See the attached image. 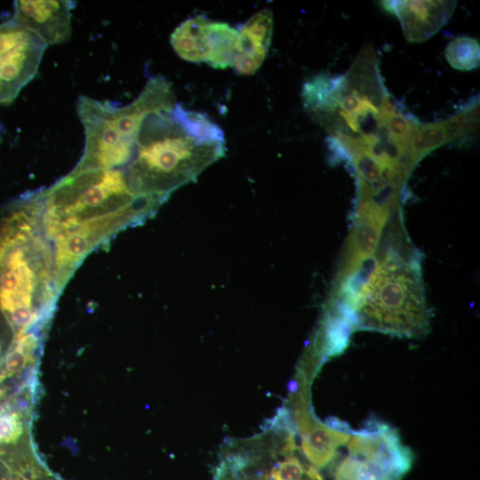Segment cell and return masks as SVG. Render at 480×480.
<instances>
[{
    "mask_svg": "<svg viewBox=\"0 0 480 480\" xmlns=\"http://www.w3.org/2000/svg\"><path fill=\"white\" fill-rule=\"evenodd\" d=\"M451 140L444 121L419 125L408 148V159L412 164L425 154Z\"/></svg>",
    "mask_w": 480,
    "mask_h": 480,
    "instance_id": "obj_11",
    "label": "cell"
},
{
    "mask_svg": "<svg viewBox=\"0 0 480 480\" xmlns=\"http://www.w3.org/2000/svg\"><path fill=\"white\" fill-rule=\"evenodd\" d=\"M273 15L269 9L253 14L237 31L231 66L240 75L254 74L262 65L271 42Z\"/></svg>",
    "mask_w": 480,
    "mask_h": 480,
    "instance_id": "obj_9",
    "label": "cell"
},
{
    "mask_svg": "<svg viewBox=\"0 0 480 480\" xmlns=\"http://www.w3.org/2000/svg\"><path fill=\"white\" fill-rule=\"evenodd\" d=\"M12 20L37 35L48 46L63 43L71 36V11L75 2L15 1Z\"/></svg>",
    "mask_w": 480,
    "mask_h": 480,
    "instance_id": "obj_7",
    "label": "cell"
},
{
    "mask_svg": "<svg viewBox=\"0 0 480 480\" xmlns=\"http://www.w3.org/2000/svg\"><path fill=\"white\" fill-rule=\"evenodd\" d=\"M47 45L34 32L10 20L0 24V104L12 103L36 76Z\"/></svg>",
    "mask_w": 480,
    "mask_h": 480,
    "instance_id": "obj_5",
    "label": "cell"
},
{
    "mask_svg": "<svg viewBox=\"0 0 480 480\" xmlns=\"http://www.w3.org/2000/svg\"><path fill=\"white\" fill-rule=\"evenodd\" d=\"M15 338V331L0 308V364L12 348Z\"/></svg>",
    "mask_w": 480,
    "mask_h": 480,
    "instance_id": "obj_13",
    "label": "cell"
},
{
    "mask_svg": "<svg viewBox=\"0 0 480 480\" xmlns=\"http://www.w3.org/2000/svg\"><path fill=\"white\" fill-rule=\"evenodd\" d=\"M479 43L469 36L453 38L446 46L445 57L450 65L460 70H471L479 66Z\"/></svg>",
    "mask_w": 480,
    "mask_h": 480,
    "instance_id": "obj_12",
    "label": "cell"
},
{
    "mask_svg": "<svg viewBox=\"0 0 480 480\" xmlns=\"http://www.w3.org/2000/svg\"><path fill=\"white\" fill-rule=\"evenodd\" d=\"M176 104L171 83L162 76L150 78L131 103L80 96L76 113L84 132V148L75 170L124 169L132 160L140 124L147 115Z\"/></svg>",
    "mask_w": 480,
    "mask_h": 480,
    "instance_id": "obj_3",
    "label": "cell"
},
{
    "mask_svg": "<svg viewBox=\"0 0 480 480\" xmlns=\"http://www.w3.org/2000/svg\"><path fill=\"white\" fill-rule=\"evenodd\" d=\"M383 7L397 16L404 36L410 42H421L448 20L455 7L453 1H384Z\"/></svg>",
    "mask_w": 480,
    "mask_h": 480,
    "instance_id": "obj_8",
    "label": "cell"
},
{
    "mask_svg": "<svg viewBox=\"0 0 480 480\" xmlns=\"http://www.w3.org/2000/svg\"><path fill=\"white\" fill-rule=\"evenodd\" d=\"M40 219L36 203L21 196L0 211V259L19 239L39 229Z\"/></svg>",
    "mask_w": 480,
    "mask_h": 480,
    "instance_id": "obj_10",
    "label": "cell"
},
{
    "mask_svg": "<svg viewBox=\"0 0 480 480\" xmlns=\"http://www.w3.org/2000/svg\"><path fill=\"white\" fill-rule=\"evenodd\" d=\"M237 30L225 22L204 15L187 19L171 35L175 52L190 62H206L213 68L231 66Z\"/></svg>",
    "mask_w": 480,
    "mask_h": 480,
    "instance_id": "obj_6",
    "label": "cell"
},
{
    "mask_svg": "<svg viewBox=\"0 0 480 480\" xmlns=\"http://www.w3.org/2000/svg\"><path fill=\"white\" fill-rule=\"evenodd\" d=\"M162 201L134 194L124 169L72 170L44 189L42 228L51 242L77 227L116 220L126 226L151 217Z\"/></svg>",
    "mask_w": 480,
    "mask_h": 480,
    "instance_id": "obj_2",
    "label": "cell"
},
{
    "mask_svg": "<svg viewBox=\"0 0 480 480\" xmlns=\"http://www.w3.org/2000/svg\"><path fill=\"white\" fill-rule=\"evenodd\" d=\"M225 152L222 129L205 114L176 103L145 116L124 170L134 194L164 203Z\"/></svg>",
    "mask_w": 480,
    "mask_h": 480,
    "instance_id": "obj_1",
    "label": "cell"
},
{
    "mask_svg": "<svg viewBox=\"0 0 480 480\" xmlns=\"http://www.w3.org/2000/svg\"><path fill=\"white\" fill-rule=\"evenodd\" d=\"M59 294L53 249L43 229L6 250L0 259V308L16 335L46 329Z\"/></svg>",
    "mask_w": 480,
    "mask_h": 480,
    "instance_id": "obj_4",
    "label": "cell"
}]
</instances>
